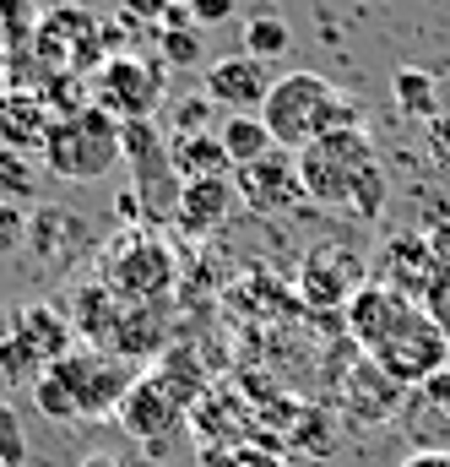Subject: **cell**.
I'll return each mask as SVG.
<instances>
[{"label": "cell", "mask_w": 450, "mask_h": 467, "mask_svg": "<svg viewBox=\"0 0 450 467\" xmlns=\"http://www.w3.org/2000/svg\"><path fill=\"white\" fill-rule=\"evenodd\" d=\"M347 337L363 348V358H374L407 391L418 380H429L440 364H450L445 321L424 299H413L391 283H363L347 299Z\"/></svg>", "instance_id": "cell-1"}, {"label": "cell", "mask_w": 450, "mask_h": 467, "mask_svg": "<svg viewBox=\"0 0 450 467\" xmlns=\"http://www.w3.org/2000/svg\"><path fill=\"white\" fill-rule=\"evenodd\" d=\"M299 158V180H304V196L321 202V207H337L358 223H380L385 207H391V180L374 158V136L363 125L353 130H332V136H315L310 147L293 152Z\"/></svg>", "instance_id": "cell-2"}, {"label": "cell", "mask_w": 450, "mask_h": 467, "mask_svg": "<svg viewBox=\"0 0 450 467\" xmlns=\"http://www.w3.org/2000/svg\"><path fill=\"white\" fill-rule=\"evenodd\" d=\"M261 119H266V130H271V141H277L282 152H299V147H310L315 136L363 125V104H358L353 93L332 88L321 71H288V77H277V88L266 93Z\"/></svg>", "instance_id": "cell-3"}, {"label": "cell", "mask_w": 450, "mask_h": 467, "mask_svg": "<svg viewBox=\"0 0 450 467\" xmlns=\"http://www.w3.org/2000/svg\"><path fill=\"white\" fill-rule=\"evenodd\" d=\"M119 119L104 115L98 104H87V109H77V115H60L55 119V130H49V141H44V169L55 174V180H71V185H93V180H104L119 169V158H125V141H119Z\"/></svg>", "instance_id": "cell-4"}, {"label": "cell", "mask_w": 450, "mask_h": 467, "mask_svg": "<svg viewBox=\"0 0 450 467\" xmlns=\"http://www.w3.org/2000/svg\"><path fill=\"white\" fill-rule=\"evenodd\" d=\"M174 277H179L174 250H169L152 229H136V234L109 239V250H104V277H98V283H109L114 294L130 299V305H169Z\"/></svg>", "instance_id": "cell-5"}, {"label": "cell", "mask_w": 450, "mask_h": 467, "mask_svg": "<svg viewBox=\"0 0 450 467\" xmlns=\"http://www.w3.org/2000/svg\"><path fill=\"white\" fill-rule=\"evenodd\" d=\"M87 88H93V104L119 125L152 119L163 109V93H169V66L147 60V55H114V60H104V71H93Z\"/></svg>", "instance_id": "cell-6"}, {"label": "cell", "mask_w": 450, "mask_h": 467, "mask_svg": "<svg viewBox=\"0 0 450 467\" xmlns=\"http://www.w3.org/2000/svg\"><path fill=\"white\" fill-rule=\"evenodd\" d=\"M49 375L71 391V402H77L82 419H114L119 402H125V391L141 380V375H130L125 358H114L104 348H87V343L71 348L60 364H49Z\"/></svg>", "instance_id": "cell-7"}, {"label": "cell", "mask_w": 450, "mask_h": 467, "mask_svg": "<svg viewBox=\"0 0 450 467\" xmlns=\"http://www.w3.org/2000/svg\"><path fill=\"white\" fill-rule=\"evenodd\" d=\"M119 141H125V163H130V191L147 202L152 223L174 218L185 180H179V169H174V152H169L163 130H158L152 119H130V125L119 130Z\"/></svg>", "instance_id": "cell-8"}, {"label": "cell", "mask_w": 450, "mask_h": 467, "mask_svg": "<svg viewBox=\"0 0 450 467\" xmlns=\"http://www.w3.org/2000/svg\"><path fill=\"white\" fill-rule=\"evenodd\" d=\"M380 272H385L380 283H391V288H402L413 299H440V288H445V255H440L435 234H418V229L385 239Z\"/></svg>", "instance_id": "cell-9"}, {"label": "cell", "mask_w": 450, "mask_h": 467, "mask_svg": "<svg viewBox=\"0 0 450 467\" xmlns=\"http://www.w3.org/2000/svg\"><path fill=\"white\" fill-rule=\"evenodd\" d=\"M233 191L250 213H299L310 196H304V180H299V158L293 152H266L255 163H239L233 169Z\"/></svg>", "instance_id": "cell-10"}, {"label": "cell", "mask_w": 450, "mask_h": 467, "mask_svg": "<svg viewBox=\"0 0 450 467\" xmlns=\"http://www.w3.org/2000/svg\"><path fill=\"white\" fill-rule=\"evenodd\" d=\"M363 261L342 244H315L299 261V305L310 310H347V299L363 288Z\"/></svg>", "instance_id": "cell-11"}, {"label": "cell", "mask_w": 450, "mask_h": 467, "mask_svg": "<svg viewBox=\"0 0 450 467\" xmlns=\"http://www.w3.org/2000/svg\"><path fill=\"white\" fill-rule=\"evenodd\" d=\"M277 88V71H271V60H255V55H223V60H212L207 66V99L228 109V115H261V104H266V93Z\"/></svg>", "instance_id": "cell-12"}, {"label": "cell", "mask_w": 450, "mask_h": 467, "mask_svg": "<svg viewBox=\"0 0 450 467\" xmlns=\"http://www.w3.org/2000/svg\"><path fill=\"white\" fill-rule=\"evenodd\" d=\"M396 419L413 435V451H450V364H440L429 380H418L402 397Z\"/></svg>", "instance_id": "cell-13"}, {"label": "cell", "mask_w": 450, "mask_h": 467, "mask_svg": "<svg viewBox=\"0 0 450 467\" xmlns=\"http://www.w3.org/2000/svg\"><path fill=\"white\" fill-rule=\"evenodd\" d=\"M114 424H119L130 441H141V446H163V441L185 424V408H179V402L152 380V375H141V380L125 391V402H119Z\"/></svg>", "instance_id": "cell-14"}, {"label": "cell", "mask_w": 450, "mask_h": 467, "mask_svg": "<svg viewBox=\"0 0 450 467\" xmlns=\"http://www.w3.org/2000/svg\"><path fill=\"white\" fill-rule=\"evenodd\" d=\"M239 207V191H233V174L228 180H185L179 191V207H174V223L185 239H212L233 218Z\"/></svg>", "instance_id": "cell-15"}, {"label": "cell", "mask_w": 450, "mask_h": 467, "mask_svg": "<svg viewBox=\"0 0 450 467\" xmlns=\"http://www.w3.org/2000/svg\"><path fill=\"white\" fill-rule=\"evenodd\" d=\"M49 130H55V109H49L38 93L11 88V93L0 99V147L38 158V152H44V141H49Z\"/></svg>", "instance_id": "cell-16"}, {"label": "cell", "mask_w": 450, "mask_h": 467, "mask_svg": "<svg viewBox=\"0 0 450 467\" xmlns=\"http://www.w3.org/2000/svg\"><path fill=\"white\" fill-rule=\"evenodd\" d=\"M11 332L22 337V348L33 353L44 369L60 364L66 353L77 348V327H71V316L55 310V305H22V310L11 316Z\"/></svg>", "instance_id": "cell-17"}, {"label": "cell", "mask_w": 450, "mask_h": 467, "mask_svg": "<svg viewBox=\"0 0 450 467\" xmlns=\"http://www.w3.org/2000/svg\"><path fill=\"white\" fill-rule=\"evenodd\" d=\"M402 397H407V386H396L374 358H358V369L347 375V391H342V402H347L353 419H363V424L396 419V413H402Z\"/></svg>", "instance_id": "cell-18"}, {"label": "cell", "mask_w": 450, "mask_h": 467, "mask_svg": "<svg viewBox=\"0 0 450 467\" xmlns=\"http://www.w3.org/2000/svg\"><path fill=\"white\" fill-rule=\"evenodd\" d=\"M429 152H435V174H418V207L440 229L450 223V115L429 119Z\"/></svg>", "instance_id": "cell-19"}, {"label": "cell", "mask_w": 450, "mask_h": 467, "mask_svg": "<svg viewBox=\"0 0 450 467\" xmlns=\"http://www.w3.org/2000/svg\"><path fill=\"white\" fill-rule=\"evenodd\" d=\"M169 152H174L179 180H228V174H233V158H228V147H223V136H218V130L174 136V141H169Z\"/></svg>", "instance_id": "cell-20"}, {"label": "cell", "mask_w": 450, "mask_h": 467, "mask_svg": "<svg viewBox=\"0 0 450 467\" xmlns=\"http://www.w3.org/2000/svg\"><path fill=\"white\" fill-rule=\"evenodd\" d=\"M27 244H33L38 255H49V261H71L77 250H87V223H82L77 213H60V207H38Z\"/></svg>", "instance_id": "cell-21"}, {"label": "cell", "mask_w": 450, "mask_h": 467, "mask_svg": "<svg viewBox=\"0 0 450 467\" xmlns=\"http://www.w3.org/2000/svg\"><path fill=\"white\" fill-rule=\"evenodd\" d=\"M391 99H396V109L407 119H429L440 115V88H435V77L424 71V66H396V77H391Z\"/></svg>", "instance_id": "cell-22"}, {"label": "cell", "mask_w": 450, "mask_h": 467, "mask_svg": "<svg viewBox=\"0 0 450 467\" xmlns=\"http://www.w3.org/2000/svg\"><path fill=\"white\" fill-rule=\"evenodd\" d=\"M218 136H223L233 169H239V163H255V158H266V152H277V141H271V130H266L261 115H228L223 125H218Z\"/></svg>", "instance_id": "cell-23"}, {"label": "cell", "mask_w": 450, "mask_h": 467, "mask_svg": "<svg viewBox=\"0 0 450 467\" xmlns=\"http://www.w3.org/2000/svg\"><path fill=\"white\" fill-rule=\"evenodd\" d=\"M293 49V33H288V22L282 16H250L244 22V55H255V60H282Z\"/></svg>", "instance_id": "cell-24"}, {"label": "cell", "mask_w": 450, "mask_h": 467, "mask_svg": "<svg viewBox=\"0 0 450 467\" xmlns=\"http://www.w3.org/2000/svg\"><path fill=\"white\" fill-rule=\"evenodd\" d=\"M152 38H158V60L169 66V71H185V66H201V27H152Z\"/></svg>", "instance_id": "cell-25"}, {"label": "cell", "mask_w": 450, "mask_h": 467, "mask_svg": "<svg viewBox=\"0 0 450 467\" xmlns=\"http://www.w3.org/2000/svg\"><path fill=\"white\" fill-rule=\"evenodd\" d=\"M38 196V169H33V158L27 152H11V147H0V202H33Z\"/></svg>", "instance_id": "cell-26"}, {"label": "cell", "mask_w": 450, "mask_h": 467, "mask_svg": "<svg viewBox=\"0 0 450 467\" xmlns=\"http://www.w3.org/2000/svg\"><path fill=\"white\" fill-rule=\"evenodd\" d=\"M288 430H293V446L299 451H315V457H332L337 451V419H326L321 408H299V419Z\"/></svg>", "instance_id": "cell-27"}, {"label": "cell", "mask_w": 450, "mask_h": 467, "mask_svg": "<svg viewBox=\"0 0 450 467\" xmlns=\"http://www.w3.org/2000/svg\"><path fill=\"white\" fill-rule=\"evenodd\" d=\"M33 27H38V0H0V55L33 44Z\"/></svg>", "instance_id": "cell-28"}, {"label": "cell", "mask_w": 450, "mask_h": 467, "mask_svg": "<svg viewBox=\"0 0 450 467\" xmlns=\"http://www.w3.org/2000/svg\"><path fill=\"white\" fill-rule=\"evenodd\" d=\"M33 408L44 413V419H55V424H82V413H77V402H71V391L44 369L38 380H33Z\"/></svg>", "instance_id": "cell-29"}, {"label": "cell", "mask_w": 450, "mask_h": 467, "mask_svg": "<svg viewBox=\"0 0 450 467\" xmlns=\"http://www.w3.org/2000/svg\"><path fill=\"white\" fill-rule=\"evenodd\" d=\"M201 467H288V457L277 446H261V441H244V446H228V451H207Z\"/></svg>", "instance_id": "cell-30"}, {"label": "cell", "mask_w": 450, "mask_h": 467, "mask_svg": "<svg viewBox=\"0 0 450 467\" xmlns=\"http://www.w3.org/2000/svg\"><path fill=\"white\" fill-rule=\"evenodd\" d=\"M0 462L5 467H27V430H22V413L0 397Z\"/></svg>", "instance_id": "cell-31"}, {"label": "cell", "mask_w": 450, "mask_h": 467, "mask_svg": "<svg viewBox=\"0 0 450 467\" xmlns=\"http://www.w3.org/2000/svg\"><path fill=\"white\" fill-rule=\"evenodd\" d=\"M27 234H33L27 207H16V202H0V255H16V250H27Z\"/></svg>", "instance_id": "cell-32"}, {"label": "cell", "mask_w": 450, "mask_h": 467, "mask_svg": "<svg viewBox=\"0 0 450 467\" xmlns=\"http://www.w3.org/2000/svg\"><path fill=\"white\" fill-rule=\"evenodd\" d=\"M212 99L207 93H196V99H179V109H174V125H179V136H196V130H212Z\"/></svg>", "instance_id": "cell-33"}, {"label": "cell", "mask_w": 450, "mask_h": 467, "mask_svg": "<svg viewBox=\"0 0 450 467\" xmlns=\"http://www.w3.org/2000/svg\"><path fill=\"white\" fill-rule=\"evenodd\" d=\"M169 5H174V0H119V16H130V22H141V27L152 33V27H163Z\"/></svg>", "instance_id": "cell-34"}, {"label": "cell", "mask_w": 450, "mask_h": 467, "mask_svg": "<svg viewBox=\"0 0 450 467\" xmlns=\"http://www.w3.org/2000/svg\"><path fill=\"white\" fill-rule=\"evenodd\" d=\"M239 11V0H190V16H196V27H218Z\"/></svg>", "instance_id": "cell-35"}, {"label": "cell", "mask_w": 450, "mask_h": 467, "mask_svg": "<svg viewBox=\"0 0 450 467\" xmlns=\"http://www.w3.org/2000/svg\"><path fill=\"white\" fill-rule=\"evenodd\" d=\"M402 467H450V451H413Z\"/></svg>", "instance_id": "cell-36"}, {"label": "cell", "mask_w": 450, "mask_h": 467, "mask_svg": "<svg viewBox=\"0 0 450 467\" xmlns=\"http://www.w3.org/2000/svg\"><path fill=\"white\" fill-rule=\"evenodd\" d=\"M82 467H119V457H109V451H93V457H82Z\"/></svg>", "instance_id": "cell-37"}, {"label": "cell", "mask_w": 450, "mask_h": 467, "mask_svg": "<svg viewBox=\"0 0 450 467\" xmlns=\"http://www.w3.org/2000/svg\"><path fill=\"white\" fill-rule=\"evenodd\" d=\"M11 93V77H5V55H0V99Z\"/></svg>", "instance_id": "cell-38"}, {"label": "cell", "mask_w": 450, "mask_h": 467, "mask_svg": "<svg viewBox=\"0 0 450 467\" xmlns=\"http://www.w3.org/2000/svg\"><path fill=\"white\" fill-rule=\"evenodd\" d=\"M0 467H5V462H0Z\"/></svg>", "instance_id": "cell-39"}]
</instances>
